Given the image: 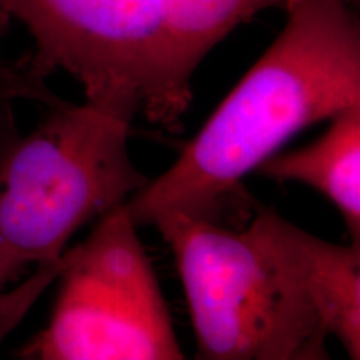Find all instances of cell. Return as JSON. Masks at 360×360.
Here are the masks:
<instances>
[{
	"instance_id": "6da1fadb",
	"label": "cell",
	"mask_w": 360,
	"mask_h": 360,
	"mask_svg": "<svg viewBox=\"0 0 360 360\" xmlns=\"http://www.w3.org/2000/svg\"><path fill=\"white\" fill-rule=\"evenodd\" d=\"M347 0H289L277 39L177 160L125 202L135 225L180 212L219 222L244 179L294 135L360 103V27ZM220 224V222H219Z\"/></svg>"
},
{
	"instance_id": "7a4b0ae2",
	"label": "cell",
	"mask_w": 360,
	"mask_h": 360,
	"mask_svg": "<svg viewBox=\"0 0 360 360\" xmlns=\"http://www.w3.org/2000/svg\"><path fill=\"white\" fill-rule=\"evenodd\" d=\"M152 225L172 250L197 357L323 360L328 332L305 282L297 225L262 207L244 231L169 212Z\"/></svg>"
},
{
	"instance_id": "3957f363",
	"label": "cell",
	"mask_w": 360,
	"mask_h": 360,
	"mask_svg": "<svg viewBox=\"0 0 360 360\" xmlns=\"http://www.w3.org/2000/svg\"><path fill=\"white\" fill-rule=\"evenodd\" d=\"M19 94L49 105L32 132L17 135L0 169V260L12 278L39 265V276L12 294L25 310L58 274L72 236L148 179L130 159L132 120L87 101H58L45 80L22 79Z\"/></svg>"
},
{
	"instance_id": "277c9868",
	"label": "cell",
	"mask_w": 360,
	"mask_h": 360,
	"mask_svg": "<svg viewBox=\"0 0 360 360\" xmlns=\"http://www.w3.org/2000/svg\"><path fill=\"white\" fill-rule=\"evenodd\" d=\"M25 25L34 53L20 62L35 79L62 70L87 102L134 120L174 125L192 98L180 70L164 0H0Z\"/></svg>"
},
{
	"instance_id": "5b68a950",
	"label": "cell",
	"mask_w": 360,
	"mask_h": 360,
	"mask_svg": "<svg viewBox=\"0 0 360 360\" xmlns=\"http://www.w3.org/2000/svg\"><path fill=\"white\" fill-rule=\"evenodd\" d=\"M137 227L125 204L119 205L97 220L82 244L65 250L51 321L25 345L22 357L184 359Z\"/></svg>"
},
{
	"instance_id": "8992f818",
	"label": "cell",
	"mask_w": 360,
	"mask_h": 360,
	"mask_svg": "<svg viewBox=\"0 0 360 360\" xmlns=\"http://www.w3.org/2000/svg\"><path fill=\"white\" fill-rule=\"evenodd\" d=\"M276 182H299L339 210L352 244L360 245V103L330 119L317 141L269 157L255 170Z\"/></svg>"
},
{
	"instance_id": "52a82bcc",
	"label": "cell",
	"mask_w": 360,
	"mask_h": 360,
	"mask_svg": "<svg viewBox=\"0 0 360 360\" xmlns=\"http://www.w3.org/2000/svg\"><path fill=\"white\" fill-rule=\"evenodd\" d=\"M300 265L328 335L360 357V245H337L295 229Z\"/></svg>"
},
{
	"instance_id": "ba28073f",
	"label": "cell",
	"mask_w": 360,
	"mask_h": 360,
	"mask_svg": "<svg viewBox=\"0 0 360 360\" xmlns=\"http://www.w3.org/2000/svg\"><path fill=\"white\" fill-rule=\"evenodd\" d=\"M289 0H164L180 70L191 80L202 58L236 27Z\"/></svg>"
},
{
	"instance_id": "9c48e42d",
	"label": "cell",
	"mask_w": 360,
	"mask_h": 360,
	"mask_svg": "<svg viewBox=\"0 0 360 360\" xmlns=\"http://www.w3.org/2000/svg\"><path fill=\"white\" fill-rule=\"evenodd\" d=\"M13 98L15 97H13L11 90L0 82V169H2L4 159H6L12 142L20 134L19 129H17L15 115H13Z\"/></svg>"
},
{
	"instance_id": "30bf717a",
	"label": "cell",
	"mask_w": 360,
	"mask_h": 360,
	"mask_svg": "<svg viewBox=\"0 0 360 360\" xmlns=\"http://www.w3.org/2000/svg\"><path fill=\"white\" fill-rule=\"evenodd\" d=\"M12 281V277H11V274L7 272V269H6V265L2 264V260H0V297H2V290H4V287L7 285L8 282Z\"/></svg>"
},
{
	"instance_id": "8fae6325",
	"label": "cell",
	"mask_w": 360,
	"mask_h": 360,
	"mask_svg": "<svg viewBox=\"0 0 360 360\" xmlns=\"http://www.w3.org/2000/svg\"><path fill=\"white\" fill-rule=\"evenodd\" d=\"M11 17H8V13L4 11V8H0V39L4 37L7 32V27L11 24Z\"/></svg>"
},
{
	"instance_id": "7c38bea8",
	"label": "cell",
	"mask_w": 360,
	"mask_h": 360,
	"mask_svg": "<svg viewBox=\"0 0 360 360\" xmlns=\"http://www.w3.org/2000/svg\"><path fill=\"white\" fill-rule=\"evenodd\" d=\"M347 2H349V4H357L359 0H347Z\"/></svg>"
},
{
	"instance_id": "4fadbf2b",
	"label": "cell",
	"mask_w": 360,
	"mask_h": 360,
	"mask_svg": "<svg viewBox=\"0 0 360 360\" xmlns=\"http://www.w3.org/2000/svg\"><path fill=\"white\" fill-rule=\"evenodd\" d=\"M0 8H4V7H2V6H0Z\"/></svg>"
}]
</instances>
